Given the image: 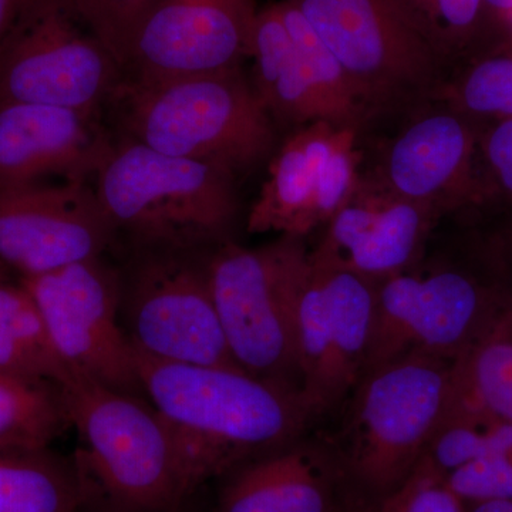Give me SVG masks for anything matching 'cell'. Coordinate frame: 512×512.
Masks as SVG:
<instances>
[{
	"label": "cell",
	"mask_w": 512,
	"mask_h": 512,
	"mask_svg": "<svg viewBox=\"0 0 512 512\" xmlns=\"http://www.w3.org/2000/svg\"><path fill=\"white\" fill-rule=\"evenodd\" d=\"M439 99L478 123L512 117V45L495 47L458 64Z\"/></svg>",
	"instance_id": "cb8c5ba5"
},
{
	"label": "cell",
	"mask_w": 512,
	"mask_h": 512,
	"mask_svg": "<svg viewBox=\"0 0 512 512\" xmlns=\"http://www.w3.org/2000/svg\"><path fill=\"white\" fill-rule=\"evenodd\" d=\"M348 130L318 121L289 134L271 157L268 177L249 211L247 227L251 234L276 232L305 238L323 227L319 214L323 173Z\"/></svg>",
	"instance_id": "ac0fdd59"
},
{
	"label": "cell",
	"mask_w": 512,
	"mask_h": 512,
	"mask_svg": "<svg viewBox=\"0 0 512 512\" xmlns=\"http://www.w3.org/2000/svg\"><path fill=\"white\" fill-rule=\"evenodd\" d=\"M461 360L407 355L362 377L349 399L345 464L382 500L420 463L461 390Z\"/></svg>",
	"instance_id": "52a82bcc"
},
{
	"label": "cell",
	"mask_w": 512,
	"mask_h": 512,
	"mask_svg": "<svg viewBox=\"0 0 512 512\" xmlns=\"http://www.w3.org/2000/svg\"><path fill=\"white\" fill-rule=\"evenodd\" d=\"M464 392L512 424V312L461 360Z\"/></svg>",
	"instance_id": "d4e9b609"
},
{
	"label": "cell",
	"mask_w": 512,
	"mask_h": 512,
	"mask_svg": "<svg viewBox=\"0 0 512 512\" xmlns=\"http://www.w3.org/2000/svg\"><path fill=\"white\" fill-rule=\"evenodd\" d=\"M483 218L512 269V214H485Z\"/></svg>",
	"instance_id": "4dcf8cb0"
},
{
	"label": "cell",
	"mask_w": 512,
	"mask_h": 512,
	"mask_svg": "<svg viewBox=\"0 0 512 512\" xmlns=\"http://www.w3.org/2000/svg\"><path fill=\"white\" fill-rule=\"evenodd\" d=\"M136 355L146 399L180 439L195 488L292 444L311 420L299 393L245 370Z\"/></svg>",
	"instance_id": "7a4b0ae2"
},
{
	"label": "cell",
	"mask_w": 512,
	"mask_h": 512,
	"mask_svg": "<svg viewBox=\"0 0 512 512\" xmlns=\"http://www.w3.org/2000/svg\"><path fill=\"white\" fill-rule=\"evenodd\" d=\"M456 254L379 282L365 373L407 355L458 360L512 312V269L476 212Z\"/></svg>",
	"instance_id": "6da1fadb"
},
{
	"label": "cell",
	"mask_w": 512,
	"mask_h": 512,
	"mask_svg": "<svg viewBox=\"0 0 512 512\" xmlns=\"http://www.w3.org/2000/svg\"><path fill=\"white\" fill-rule=\"evenodd\" d=\"M484 3L495 29L511 42L512 0H484Z\"/></svg>",
	"instance_id": "d6a6232c"
},
{
	"label": "cell",
	"mask_w": 512,
	"mask_h": 512,
	"mask_svg": "<svg viewBox=\"0 0 512 512\" xmlns=\"http://www.w3.org/2000/svg\"><path fill=\"white\" fill-rule=\"evenodd\" d=\"M510 39H511V45H512V25H511V29H510Z\"/></svg>",
	"instance_id": "8d00e7d4"
},
{
	"label": "cell",
	"mask_w": 512,
	"mask_h": 512,
	"mask_svg": "<svg viewBox=\"0 0 512 512\" xmlns=\"http://www.w3.org/2000/svg\"><path fill=\"white\" fill-rule=\"evenodd\" d=\"M237 178L124 137L94 180L97 197L134 251L205 252L237 218Z\"/></svg>",
	"instance_id": "5b68a950"
},
{
	"label": "cell",
	"mask_w": 512,
	"mask_h": 512,
	"mask_svg": "<svg viewBox=\"0 0 512 512\" xmlns=\"http://www.w3.org/2000/svg\"><path fill=\"white\" fill-rule=\"evenodd\" d=\"M466 512H512V501H493L467 505Z\"/></svg>",
	"instance_id": "836d02e7"
},
{
	"label": "cell",
	"mask_w": 512,
	"mask_h": 512,
	"mask_svg": "<svg viewBox=\"0 0 512 512\" xmlns=\"http://www.w3.org/2000/svg\"><path fill=\"white\" fill-rule=\"evenodd\" d=\"M467 505L444 483L443 477L417 464L410 477L387 494L373 512H466Z\"/></svg>",
	"instance_id": "f546056e"
},
{
	"label": "cell",
	"mask_w": 512,
	"mask_h": 512,
	"mask_svg": "<svg viewBox=\"0 0 512 512\" xmlns=\"http://www.w3.org/2000/svg\"><path fill=\"white\" fill-rule=\"evenodd\" d=\"M434 208L403 200L359 180L325 225L311 256L379 284L420 261L444 220Z\"/></svg>",
	"instance_id": "2e32d148"
},
{
	"label": "cell",
	"mask_w": 512,
	"mask_h": 512,
	"mask_svg": "<svg viewBox=\"0 0 512 512\" xmlns=\"http://www.w3.org/2000/svg\"><path fill=\"white\" fill-rule=\"evenodd\" d=\"M87 498L76 461L50 448L0 453V512H83Z\"/></svg>",
	"instance_id": "44dd1931"
},
{
	"label": "cell",
	"mask_w": 512,
	"mask_h": 512,
	"mask_svg": "<svg viewBox=\"0 0 512 512\" xmlns=\"http://www.w3.org/2000/svg\"><path fill=\"white\" fill-rule=\"evenodd\" d=\"M126 69L131 47L158 0H57Z\"/></svg>",
	"instance_id": "4316f807"
},
{
	"label": "cell",
	"mask_w": 512,
	"mask_h": 512,
	"mask_svg": "<svg viewBox=\"0 0 512 512\" xmlns=\"http://www.w3.org/2000/svg\"><path fill=\"white\" fill-rule=\"evenodd\" d=\"M124 72L57 0H36L0 45V103L100 114Z\"/></svg>",
	"instance_id": "7c38bea8"
},
{
	"label": "cell",
	"mask_w": 512,
	"mask_h": 512,
	"mask_svg": "<svg viewBox=\"0 0 512 512\" xmlns=\"http://www.w3.org/2000/svg\"><path fill=\"white\" fill-rule=\"evenodd\" d=\"M348 73L366 114L362 134L439 99L450 63L402 0H285Z\"/></svg>",
	"instance_id": "8992f818"
},
{
	"label": "cell",
	"mask_w": 512,
	"mask_h": 512,
	"mask_svg": "<svg viewBox=\"0 0 512 512\" xmlns=\"http://www.w3.org/2000/svg\"><path fill=\"white\" fill-rule=\"evenodd\" d=\"M59 387L82 441L74 461L87 493L93 488L117 512H177L195 485L181 441L156 407L74 373Z\"/></svg>",
	"instance_id": "277c9868"
},
{
	"label": "cell",
	"mask_w": 512,
	"mask_h": 512,
	"mask_svg": "<svg viewBox=\"0 0 512 512\" xmlns=\"http://www.w3.org/2000/svg\"><path fill=\"white\" fill-rule=\"evenodd\" d=\"M0 375L60 384L70 375L22 284L0 281Z\"/></svg>",
	"instance_id": "7402d4cb"
},
{
	"label": "cell",
	"mask_w": 512,
	"mask_h": 512,
	"mask_svg": "<svg viewBox=\"0 0 512 512\" xmlns=\"http://www.w3.org/2000/svg\"><path fill=\"white\" fill-rule=\"evenodd\" d=\"M110 104L131 140L237 180L275 153L278 127L241 66L171 79L124 77Z\"/></svg>",
	"instance_id": "3957f363"
},
{
	"label": "cell",
	"mask_w": 512,
	"mask_h": 512,
	"mask_svg": "<svg viewBox=\"0 0 512 512\" xmlns=\"http://www.w3.org/2000/svg\"><path fill=\"white\" fill-rule=\"evenodd\" d=\"M69 426L59 384L0 375V453L49 448Z\"/></svg>",
	"instance_id": "603a6c76"
},
{
	"label": "cell",
	"mask_w": 512,
	"mask_h": 512,
	"mask_svg": "<svg viewBox=\"0 0 512 512\" xmlns=\"http://www.w3.org/2000/svg\"><path fill=\"white\" fill-rule=\"evenodd\" d=\"M69 373L146 399L120 319L121 272L100 258L20 279Z\"/></svg>",
	"instance_id": "8fae6325"
},
{
	"label": "cell",
	"mask_w": 512,
	"mask_h": 512,
	"mask_svg": "<svg viewBox=\"0 0 512 512\" xmlns=\"http://www.w3.org/2000/svg\"><path fill=\"white\" fill-rule=\"evenodd\" d=\"M443 480L466 505L512 501V451L478 457Z\"/></svg>",
	"instance_id": "f1b7e54d"
},
{
	"label": "cell",
	"mask_w": 512,
	"mask_h": 512,
	"mask_svg": "<svg viewBox=\"0 0 512 512\" xmlns=\"http://www.w3.org/2000/svg\"><path fill=\"white\" fill-rule=\"evenodd\" d=\"M117 238L89 183L0 188V264L20 279L100 258Z\"/></svg>",
	"instance_id": "5bb4252c"
},
{
	"label": "cell",
	"mask_w": 512,
	"mask_h": 512,
	"mask_svg": "<svg viewBox=\"0 0 512 512\" xmlns=\"http://www.w3.org/2000/svg\"><path fill=\"white\" fill-rule=\"evenodd\" d=\"M483 123L431 100L389 127L359 180L444 217L477 208V147Z\"/></svg>",
	"instance_id": "4fadbf2b"
},
{
	"label": "cell",
	"mask_w": 512,
	"mask_h": 512,
	"mask_svg": "<svg viewBox=\"0 0 512 512\" xmlns=\"http://www.w3.org/2000/svg\"><path fill=\"white\" fill-rule=\"evenodd\" d=\"M309 249L284 237L249 249L224 242L208 255V279L228 348L242 370L299 393L296 285Z\"/></svg>",
	"instance_id": "ba28073f"
},
{
	"label": "cell",
	"mask_w": 512,
	"mask_h": 512,
	"mask_svg": "<svg viewBox=\"0 0 512 512\" xmlns=\"http://www.w3.org/2000/svg\"><path fill=\"white\" fill-rule=\"evenodd\" d=\"M249 57L254 60L251 82L276 127L293 131L318 121L332 124L278 2L259 9Z\"/></svg>",
	"instance_id": "ffe728a7"
},
{
	"label": "cell",
	"mask_w": 512,
	"mask_h": 512,
	"mask_svg": "<svg viewBox=\"0 0 512 512\" xmlns=\"http://www.w3.org/2000/svg\"><path fill=\"white\" fill-rule=\"evenodd\" d=\"M255 0H158L138 30L124 77L160 80L241 66L251 55Z\"/></svg>",
	"instance_id": "9a60e30c"
},
{
	"label": "cell",
	"mask_w": 512,
	"mask_h": 512,
	"mask_svg": "<svg viewBox=\"0 0 512 512\" xmlns=\"http://www.w3.org/2000/svg\"><path fill=\"white\" fill-rule=\"evenodd\" d=\"M120 319L138 355L241 369L218 318L204 252L134 251L121 272Z\"/></svg>",
	"instance_id": "9c48e42d"
},
{
	"label": "cell",
	"mask_w": 512,
	"mask_h": 512,
	"mask_svg": "<svg viewBox=\"0 0 512 512\" xmlns=\"http://www.w3.org/2000/svg\"><path fill=\"white\" fill-rule=\"evenodd\" d=\"M217 512H339L326 457L288 444L255 458L229 481Z\"/></svg>",
	"instance_id": "d6986e66"
},
{
	"label": "cell",
	"mask_w": 512,
	"mask_h": 512,
	"mask_svg": "<svg viewBox=\"0 0 512 512\" xmlns=\"http://www.w3.org/2000/svg\"><path fill=\"white\" fill-rule=\"evenodd\" d=\"M100 114L35 103H0V188L96 180L116 141Z\"/></svg>",
	"instance_id": "e0dca14e"
},
{
	"label": "cell",
	"mask_w": 512,
	"mask_h": 512,
	"mask_svg": "<svg viewBox=\"0 0 512 512\" xmlns=\"http://www.w3.org/2000/svg\"><path fill=\"white\" fill-rule=\"evenodd\" d=\"M478 205L488 214H512V117L481 127L477 147Z\"/></svg>",
	"instance_id": "83f0119b"
},
{
	"label": "cell",
	"mask_w": 512,
	"mask_h": 512,
	"mask_svg": "<svg viewBox=\"0 0 512 512\" xmlns=\"http://www.w3.org/2000/svg\"><path fill=\"white\" fill-rule=\"evenodd\" d=\"M339 512H373V510L362 503L348 505V507L342 508Z\"/></svg>",
	"instance_id": "e575fe53"
},
{
	"label": "cell",
	"mask_w": 512,
	"mask_h": 512,
	"mask_svg": "<svg viewBox=\"0 0 512 512\" xmlns=\"http://www.w3.org/2000/svg\"><path fill=\"white\" fill-rule=\"evenodd\" d=\"M35 2L36 0H0V45L8 39Z\"/></svg>",
	"instance_id": "1f68e13d"
},
{
	"label": "cell",
	"mask_w": 512,
	"mask_h": 512,
	"mask_svg": "<svg viewBox=\"0 0 512 512\" xmlns=\"http://www.w3.org/2000/svg\"><path fill=\"white\" fill-rule=\"evenodd\" d=\"M375 282L316 261L308 251L296 285V349L301 399L322 416L355 392L365 373L376 305Z\"/></svg>",
	"instance_id": "30bf717a"
},
{
	"label": "cell",
	"mask_w": 512,
	"mask_h": 512,
	"mask_svg": "<svg viewBox=\"0 0 512 512\" xmlns=\"http://www.w3.org/2000/svg\"><path fill=\"white\" fill-rule=\"evenodd\" d=\"M8 269L5 268L2 264H0V281H6L8 279Z\"/></svg>",
	"instance_id": "d590c367"
},
{
	"label": "cell",
	"mask_w": 512,
	"mask_h": 512,
	"mask_svg": "<svg viewBox=\"0 0 512 512\" xmlns=\"http://www.w3.org/2000/svg\"><path fill=\"white\" fill-rule=\"evenodd\" d=\"M434 39L451 72L471 57L510 43L495 29L484 0H436Z\"/></svg>",
	"instance_id": "484cf974"
}]
</instances>
